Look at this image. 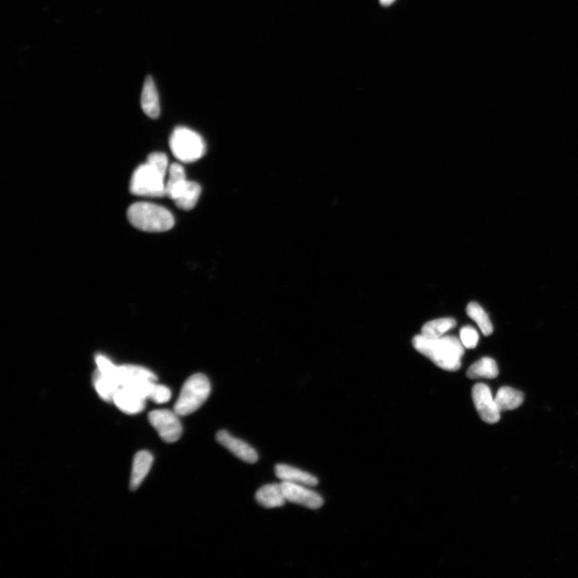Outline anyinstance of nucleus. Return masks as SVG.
<instances>
[{
    "mask_svg": "<svg viewBox=\"0 0 578 578\" xmlns=\"http://www.w3.org/2000/svg\"><path fill=\"white\" fill-rule=\"evenodd\" d=\"M499 374L498 366L495 360L490 358H482L471 365L467 372V376L471 379L480 378L495 379Z\"/></svg>",
    "mask_w": 578,
    "mask_h": 578,
    "instance_id": "nucleus-18",
    "label": "nucleus"
},
{
    "mask_svg": "<svg viewBox=\"0 0 578 578\" xmlns=\"http://www.w3.org/2000/svg\"><path fill=\"white\" fill-rule=\"evenodd\" d=\"M381 4L384 5V6H389L390 4L393 3L395 0H380Z\"/></svg>",
    "mask_w": 578,
    "mask_h": 578,
    "instance_id": "nucleus-24",
    "label": "nucleus"
},
{
    "mask_svg": "<svg viewBox=\"0 0 578 578\" xmlns=\"http://www.w3.org/2000/svg\"><path fill=\"white\" fill-rule=\"evenodd\" d=\"M275 473L278 478L282 482L308 487H314L318 485V480L315 476L289 465H276Z\"/></svg>",
    "mask_w": 578,
    "mask_h": 578,
    "instance_id": "nucleus-13",
    "label": "nucleus"
},
{
    "mask_svg": "<svg viewBox=\"0 0 578 578\" xmlns=\"http://www.w3.org/2000/svg\"><path fill=\"white\" fill-rule=\"evenodd\" d=\"M460 339L465 348L474 349L478 344L479 335L471 326H464L460 330Z\"/></svg>",
    "mask_w": 578,
    "mask_h": 578,
    "instance_id": "nucleus-22",
    "label": "nucleus"
},
{
    "mask_svg": "<svg viewBox=\"0 0 578 578\" xmlns=\"http://www.w3.org/2000/svg\"><path fill=\"white\" fill-rule=\"evenodd\" d=\"M127 218L135 228L147 233H164L174 226V218L170 210L162 206L147 202L130 206Z\"/></svg>",
    "mask_w": 578,
    "mask_h": 578,
    "instance_id": "nucleus-3",
    "label": "nucleus"
},
{
    "mask_svg": "<svg viewBox=\"0 0 578 578\" xmlns=\"http://www.w3.org/2000/svg\"><path fill=\"white\" fill-rule=\"evenodd\" d=\"M258 504L267 509L282 507L286 500L281 484H271L261 487L256 492Z\"/></svg>",
    "mask_w": 578,
    "mask_h": 578,
    "instance_id": "nucleus-15",
    "label": "nucleus"
},
{
    "mask_svg": "<svg viewBox=\"0 0 578 578\" xmlns=\"http://www.w3.org/2000/svg\"><path fill=\"white\" fill-rule=\"evenodd\" d=\"M169 144L174 157L185 163L196 162L204 157L207 150L201 135L184 127L174 129Z\"/></svg>",
    "mask_w": 578,
    "mask_h": 578,
    "instance_id": "nucleus-5",
    "label": "nucleus"
},
{
    "mask_svg": "<svg viewBox=\"0 0 578 578\" xmlns=\"http://www.w3.org/2000/svg\"><path fill=\"white\" fill-rule=\"evenodd\" d=\"M176 412L170 410H156L149 415L150 423L157 431L165 443H174L181 438L183 426Z\"/></svg>",
    "mask_w": 578,
    "mask_h": 578,
    "instance_id": "nucleus-6",
    "label": "nucleus"
},
{
    "mask_svg": "<svg viewBox=\"0 0 578 578\" xmlns=\"http://www.w3.org/2000/svg\"><path fill=\"white\" fill-rule=\"evenodd\" d=\"M93 383L100 398L108 403L113 401L115 394L120 389V386L114 380L100 374L98 370L94 372Z\"/></svg>",
    "mask_w": 578,
    "mask_h": 578,
    "instance_id": "nucleus-19",
    "label": "nucleus"
},
{
    "mask_svg": "<svg viewBox=\"0 0 578 578\" xmlns=\"http://www.w3.org/2000/svg\"><path fill=\"white\" fill-rule=\"evenodd\" d=\"M495 401L500 412L512 410L521 406L524 401V395L512 387L504 386L497 392Z\"/></svg>",
    "mask_w": 578,
    "mask_h": 578,
    "instance_id": "nucleus-17",
    "label": "nucleus"
},
{
    "mask_svg": "<svg viewBox=\"0 0 578 578\" xmlns=\"http://www.w3.org/2000/svg\"><path fill=\"white\" fill-rule=\"evenodd\" d=\"M472 399L480 418L487 424H496L500 419V411L497 407L495 399L491 395L489 386L485 384H476L472 389Z\"/></svg>",
    "mask_w": 578,
    "mask_h": 578,
    "instance_id": "nucleus-7",
    "label": "nucleus"
},
{
    "mask_svg": "<svg viewBox=\"0 0 578 578\" xmlns=\"http://www.w3.org/2000/svg\"><path fill=\"white\" fill-rule=\"evenodd\" d=\"M280 484L287 501L311 509H318L324 504L323 497L308 489V486L287 482H281Z\"/></svg>",
    "mask_w": 578,
    "mask_h": 578,
    "instance_id": "nucleus-9",
    "label": "nucleus"
},
{
    "mask_svg": "<svg viewBox=\"0 0 578 578\" xmlns=\"http://www.w3.org/2000/svg\"><path fill=\"white\" fill-rule=\"evenodd\" d=\"M170 399H172V391L168 387L156 383L149 399H152L156 404H163L168 403Z\"/></svg>",
    "mask_w": 578,
    "mask_h": 578,
    "instance_id": "nucleus-23",
    "label": "nucleus"
},
{
    "mask_svg": "<svg viewBox=\"0 0 578 578\" xmlns=\"http://www.w3.org/2000/svg\"><path fill=\"white\" fill-rule=\"evenodd\" d=\"M210 393V384L204 374H195L186 381L177 401L174 411L179 416L194 413L204 405Z\"/></svg>",
    "mask_w": 578,
    "mask_h": 578,
    "instance_id": "nucleus-4",
    "label": "nucleus"
},
{
    "mask_svg": "<svg viewBox=\"0 0 578 578\" xmlns=\"http://www.w3.org/2000/svg\"><path fill=\"white\" fill-rule=\"evenodd\" d=\"M201 192L202 188L198 183L186 179L169 190L167 196L174 201L178 208L190 210L197 204Z\"/></svg>",
    "mask_w": 578,
    "mask_h": 578,
    "instance_id": "nucleus-8",
    "label": "nucleus"
},
{
    "mask_svg": "<svg viewBox=\"0 0 578 578\" xmlns=\"http://www.w3.org/2000/svg\"><path fill=\"white\" fill-rule=\"evenodd\" d=\"M145 400L133 390L120 387L114 397L113 403L124 413L136 415L145 409Z\"/></svg>",
    "mask_w": 578,
    "mask_h": 578,
    "instance_id": "nucleus-12",
    "label": "nucleus"
},
{
    "mask_svg": "<svg viewBox=\"0 0 578 578\" xmlns=\"http://www.w3.org/2000/svg\"><path fill=\"white\" fill-rule=\"evenodd\" d=\"M467 314L469 318L475 320L485 336H489L494 332V326L491 323L489 315L476 302H471L467 307Z\"/></svg>",
    "mask_w": 578,
    "mask_h": 578,
    "instance_id": "nucleus-21",
    "label": "nucleus"
},
{
    "mask_svg": "<svg viewBox=\"0 0 578 578\" xmlns=\"http://www.w3.org/2000/svg\"><path fill=\"white\" fill-rule=\"evenodd\" d=\"M153 460V455L145 451H140L135 455L132 479H130V489L132 490L138 489L139 486L143 484L150 469H152Z\"/></svg>",
    "mask_w": 578,
    "mask_h": 578,
    "instance_id": "nucleus-16",
    "label": "nucleus"
},
{
    "mask_svg": "<svg viewBox=\"0 0 578 578\" xmlns=\"http://www.w3.org/2000/svg\"><path fill=\"white\" fill-rule=\"evenodd\" d=\"M115 379L120 388V387H132L144 381H157V377L152 371L144 367L125 365L117 367Z\"/></svg>",
    "mask_w": 578,
    "mask_h": 578,
    "instance_id": "nucleus-11",
    "label": "nucleus"
},
{
    "mask_svg": "<svg viewBox=\"0 0 578 578\" xmlns=\"http://www.w3.org/2000/svg\"><path fill=\"white\" fill-rule=\"evenodd\" d=\"M141 105L143 112L149 118L157 119L160 116V102L157 88L152 77L147 76L145 80Z\"/></svg>",
    "mask_w": 578,
    "mask_h": 578,
    "instance_id": "nucleus-14",
    "label": "nucleus"
},
{
    "mask_svg": "<svg viewBox=\"0 0 578 578\" xmlns=\"http://www.w3.org/2000/svg\"><path fill=\"white\" fill-rule=\"evenodd\" d=\"M168 169L167 154L161 152L150 154L147 162L134 170L129 183L130 192L143 197H164L165 178Z\"/></svg>",
    "mask_w": 578,
    "mask_h": 578,
    "instance_id": "nucleus-1",
    "label": "nucleus"
},
{
    "mask_svg": "<svg viewBox=\"0 0 578 578\" xmlns=\"http://www.w3.org/2000/svg\"><path fill=\"white\" fill-rule=\"evenodd\" d=\"M216 440H217L220 445L227 449L231 453L242 461L249 462V464H255L258 460V454L256 453V451L253 447L247 443H245V442L235 438L228 431H220L218 432L217 435H216Z\"/></svg>",
    "mask_w": 578,
    "mask_h": 578,
    "instance_id": "nucleus-10",
    "label": "nucleus"
},
{
    "mask_svg": "<svg viewBox=\"0 0 578 578\" xmlns=\"http://www.w3.org/2000/svg\"><path fill=\"white\" fill-rule=\"evenodd\" d=\"M456 325V320L453 318H440L429 321L422 329V335L429 338H438L447 331L453 329Z\"/></svg>",
    "mask_w": 578,
    "mask_h": 578,
    "instance_id": "nucleus-20",
    "label": "nucleus"
},
{
    "mask_svg": "<svg viewBox=\"0 0 578 578\" xmlns=\"http://www.w3.org/2000/svg\"><path fill=\"white\" fill-rule=\"evenodd\" d=\"M412 343L417 351L441 369L456 371L461 367L464 346L455 336H442L438 338H429L421 334L415 336Z\"/></svg>",
    "mask_w": 578,
    "mask_h": 578,
    "instance_id": "nucleus-2",
    "label": "nucleus"
}]
</instances>
